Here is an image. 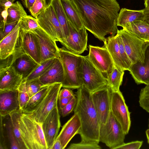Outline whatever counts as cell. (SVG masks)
I'll list each match as a JSON object with an SVG mask.
<instances>
[{"label":"cell","instance_id":"bcb514c9","mask_svg":"<svg viewBox=\"0 0 149 149\" xmlns=\"http://www.w3.org/2000/svg\"><path fill=\"white\" fill-rule=\"evenodd\" d=\"M143 143L142 141H136L125 143L116 147V149H139L142 146Z\"/></svg>","mask_w":149,"mask_h":149},{"label":"cell","instance_id":"f1b7e54d","mask_svg":"<svg viewBox=\"0 0 149 149\" xmlns=\"http://www.w3.org/2000/svg\"><path fill=\"white\" fill-rule=\"evenodd\" d=\"M7 13L6 23L18 22L22 17L27 15L22 5L18 1L8 9Z\"/></svg>","mask_w":149,"mask_h":149},{"label":"cell","instance_id":"f546056e","mask_svg":"<svg viewBox=\"0 0 149 149\" xmlns=\"http://www.w3.org/2000/svg\"><path fill=\"white\" fill-rule=\"evenodd\" d=\"M3 122L9 148L11 149H21L15 135L9 115L2 117Z\"/></svg>","mask_w":149,"mask_h":149},{"label":"cell","instance_id":"5bb4252c","mask_svg":"<svg viewBox=\"0 0 149 149\" xmlns=\"http://www.w3.org/2000/svg\"><path fill=\"white\" fill-rule=\"evenodd\" d=\"M42 126L47 149H51L58 135L61 126L58 106L49 113Z\"/></svg>","mask_w":149,"mask_h":149},{"label":"cell","instance_id":"4dcf8cb0","mask_svg":"<svg viewBox=\"0 0 149 149\" xmlns=\"http://www.w3.org/2000/svg\"><path fill=\"white\" fill-rule=\"evenodd\" d=\"M124 74V71L114 65L112 72L107 78L108 85L112 91H120V87L122 83Z\"/></svg>","mask_w":149,"mask_h":149},{"label":"cell","instance_id":"11a10c76","mask_svg":"<svg viewBox=\"0 0 149 149\" xmlns=\"http://www.w3.org/2000/svg\"><path fill=\"white\" fill-rule=\"evenodd\" d=\"M53 0H44L45 3V8L48 7L52 3Z\"/></svg>","mask_w":149,"mask_h":149},{"label":"cell","instance_id":"cb8c5ba5","mask_svg":"<svg viewBox=\"0 0 149 149\" xmlns=\"http://www.w3.org/2000/svg\"><path fill=\"white\" fill-rule=\"evenodd\" d=\"M68 21L78 31L84 27L83 20L73 0H60Z\"/></svg>","mask_w":149,"mask_h":149},{"label":"cell","instance_id":"db71d44e","mask_svg":"<svg viewBox=\"0 0 149 149\" xmlns=\"http://www.w3.org/2000/svg\"><path fill=\"white\" fill-rule=\"evenodd\" d=\"M142 10L144 14V21L149 24V8H145Z\"/></svg>","mask_w":149,"mask_h":149},{"label":"cell","instance_id":"44dd1931","mask_svg":"<svg viewBox=\"0 0 149 149\" xmlns=\"http://www.w3.org/2000/svg\"><path fill=\"white\" fill-rule=\"evenodd\" d=\"M19 21L13 30L0 42V58L5 59L11 55L15 49L19 36Z\"/></svg>","mask_w":149,"mask_h":149},{"label":"cell","instance_id":"d590c367","mask_svg":"<svg viewBox=\"0 0 149 149\" xmlns=\"http://www.w3.org/2000/svg\"><path fill=\"white\" fill-rule=\"evenodd\" d=\"M20 30L25 32L29 31L40 27L37 19L30 15L22 17L19 21Z\"/></svg>","mask_w":149,"mask_h":149},{"label":"cell","instance_id":"9f6ffc18","mask_svg":"<svg viewBox=\"0 0 149 149\" xmlns=\"http://www.w3.org/2000/svg\"><path fill=\"white\" fill-rule=\"evenodd\" d=\"M146 134L147 139L148 143L149 144V128L146 131Z\"/></svg>","mask_w":149,"mask_h":149},{"label":"cell","instance_id":"4fadbf2b","mask_svg":"<svg viewBox=\"0 0 149 149\" xmlns=\"http://www.w3.org/2000/svg\"><path fill=\"white\" fill-rule=\"evenodd\" d=\"M37 38L39 44L41 63L50 59L59 58V48L56 41L40 27L31 31Z\"/></svg>","mask_w":149,"mask_h":149},{"label":"cell","instance_id":"277c9868","mask_svg":"<svg viewBox=\"0 0 149 149\" xmlns=\"http://www.w3.org/2000/svg\"><path fill=\"white\" fill-rule=\"evenodd\" d=\"M79 73L83 85L91 93L108 85L107 78L92 63L88 56H83Z\"/></svg>","mask_w":149,"mask_h":149},{"label":"cell","instance_id":"ee69618b","mask_svg":"<svg viewBox=\"0 0 149 149\" xmlns=\"http://www.w3.org/2000/svg\"><path fill=\"white\" fill-rule=\"evenodd\" d=\"M0 123V149H10L1 116Z\"/></svg>","mask_w":149,"mask_h":149},{"label":"cell","instance_id":"f35d334b","mask_svg":"<svg viewBox=\"0 0 149 149\" xmlns=\"http://www.w3.org/2000/svg\"><path fill=\"white\" fill-rule=\"evenodd\" d=\"M139 103L141 108L149 113V84L141 89Z\"/></svg>","mask_w":149,"mask_h":149},{"label":"cell","instance_id":"e0dca14e","mask_svg":"<svg viewBox=\"0 0 149 149\" xmlns=\"http://www.w3.org/2000/svg\"><path fill=\"white\" fill-rule=\"evenodd\" d=\"M0 90L18 89L23 79L10 66L0 68Z\"/></svg>","mask_w":149,"mask_h":149},{"label":"cell","instance_id":"be15d7a7","mask_svg":"<svg viewBox=\"0 0 149 149\" xmlns=\"http://www.w3.org/2000/svg\"><path fill=\"white\" fill-rule=\"evenodd\" d=\"M144 1L146 0H144Z\"/></svg>","mask_w":149,"mask_h":149},{"label":"cell","instance_id":"52a82bcc","mask_svg":"<svg viewBox=\"0 0 149 149\" xmlns=\"http://www.w3.org/2000/svg\"><path fill=\"white\" fill-rule=\"evenodd\" d=\"M61 87V83L50 85L47 93L41 102L33 110L24 113L42 124L51 111L57 106L58 95Z\"/></svg>","mask_w":149,"mask_h":149},{"label":"cell","instance_id":"f6af8a7d","mask_svg":"<svg viewBox=\"0 0 149 149\" xmlns=\"http://www.w3.org/2000/svg\"><path fill=\"white\" fill-rule=\"evenodd\" d=\"M77 102V98L76 95L66 105L60 110L61 115L63 117L67 116L74 110L76 106Z\"/></svg>","mask_w":149,"mask_h":149},{"label":"cell","instance_id":"484cf974","mask_svg":"<svg viewBox=\"0 0 149 149\" xmlns=\"http://www.w3.org/2000/svg\"><path fill=\"white\" fill-rule=\"evenodd\" d=\"M144 14L143 10H134L122 8L118 13V26L123 28L127 23L134 21H144Z\"/></svg>","mask_w":149,"mask_h":149},{"label":"cell","instance_id":"603a6c76","mask_svg":"<svg viewBox=\"0 0 149 149\" xmlns=\"http://www.w3.org/2000/svg\"><path fill=\"white\" fill-rule=\"evenodd\" d=\"M38 79L44 86L62 83L64 79V71L59 58H56L53 65Z\"/></svg>","mask_w":149,"mask_h":149},{"label":"cell","instance_id":"3957f363","mask_svg":"<svg viewBox=\"0 0 149 149\" xmlns=\"http://www.w3.org/2000/svg\"><path fill=\"white\" fill-rule=\"evenodd\" d=\"M58 53L64 71L62 87L77 89L83 85L79 73L83 56L64 47L59 48Z\"/></svg>","mask_w":149,"mask_h":149},{"label":"cell","instance_id":"f907efd6","mask_svg":"<svg viewBox=\"0 0 149 149\" xmlns=\"http://www.w3.org/2000/svg\"><path fill=\"white\" fill-rule=\"evenodd\" d=\"M18 47H22L23 48L22 45V37L21 35L20 36H19V40L16 48ZM6 65V59L4 60H1L0 68L7 67Z\"/></svg>","mask_w":149,"mask_h":149},{"label":"cell","instance_id":"836d02e7","mask_svg":"<svg viewBox=\"0 0 149 149\" xmlns=\"http://www.w3.org/2000/svg\"><path fill=\"white\" fill-rule=\"evenodd\" d=\"M55 58L47 60L42 62L26 78L24 79L26 81L39 78L53 65Z\"/></svg>","mask_w":149,"mask_h":149},{"label":"cell","instance_id":"7c38bea8","mask_svg":"<svg viewBox=\"0 0 149 149\" xmlns=\"http://www.w3.org/2000/svg\"><path fill=\"white\" fill-rule=\"evenodd\" d=\"M9 66H12L16 71L26 78L40 64L22 50H15L8 58Z\"/></svg>","mask_w":149,"mask_h":149},{"label":"cell","instance_id":"5b68a950","mask_svg":"<svg viewBox=\"0 0 149 149\" xmlns=\"http://www.w3.org/2000/svg\"><path fill=\"white\" fill-rule=\"evenodd\" d=\"M126 135L111 111L106 123L100 125V142L104 143L111 149H116L124 143Z\"/></svg>","mask_w":149,"mask_h":149},{"label":"cell","instance_id":"ba28073f","mask_svg":"<svg viewBox=\"0 0 149 149\" xmlns=\"http://www.w3.org/2000/svg\"><path fill=\"white\" fill-rule=\"evenodd\" d=\"M40 27L56 41L64 47L65 41L54 9L51 4L36 18Z\"/></svg>","mask_w":149,"mask_h":149},{"label":"cell","instance_id":"9a60e30c","mask_svg":"<svg viewBox=\"0 0 149 149\" xmlns=\"http://www.w3.org/2000/svg\"><path fill=\"white\" fill-rule=\"evenodd\" d=\"M69 34L66 39L65 47L70 52L80 54L88 50V33L85 27L77 31L69 21Z\"/></svg>","mask_w":149,"mask_h":149},{"label":"cell","instance_id":"d4e9b609","mask_svg":"<svg viewBox=\"0 0 149 149\" xmlns=\"http://www.w3.org/2000/svg\"><path fill=\"white\" fill-rule=\"evenodd\" d=\"M104 44V46L107 48L111 56L114 65L123 71L126 70L122 58L116 35L107 38Z\"/></svg>","mask_w":149,"mask_h":149},{"label":"cell","instance_id":"6f0895ef","mask_svg":"<svg viewBox=\"0 0 149 149\" xmlns=\"http://www.w3.org/2000/svg\"><path fill=\"white\" fill-rule=\"evenodd\" d=\"M144 1L145 8H149V0H146Z\"/></svg>","mask_w":149,"mask_h":149},{"label":"cell","instance_id":"7a4b0ae2","mask_svg":"<svg viewBox=\"0 0 149 149\" xmlns=\"http://www.w3.org/2000/svg\"><path fill=\"white\" fill-rule=\"evenodd\" d=\"M77 102L74 109L79 116L81 127L79 132L81 140L99 143L100 123L91 93L83 85L76 93Z\"/></svg>","mask_w":149,"mask_h":149},{"label":"cell","instance_id":"8992f818","mask_svg":"<svg viewBox=\"0 0 149 149\" xmlns=\"http://www.w3.org/2000/svg\"><path fill=\"white\" fill-rule=\"evenodd\" d=\"M117 33L121 36L124 46L132 64L139 62L143 63L149 42L145 41L123 29Z\"/></svg>","mask_w":149,"mask_h":149},{"label":"cell","instance_id":"6125c7cd","mask_svg":"<svg viewBox=\"0 0 149 149\" xmlns=\"http://www.w3.org/2000/svg\"><path fill=\"white\" fill-rule=\"evenodd\" d=\"M148 127H149V121H148Z\"/></svg>","mask_w":149,"mask_h":149},{"label":"cell","instance_id":"e575fe53","mask_svg":"<svg viewBox=\"0 0 149 149\" xmlns=\"http://www.w3.org/2000/svg\"><path fill=\"white\" fill-rule=\"evenodd\" d=\"M19 110L12 113L9 114V115L11 120L13 129L15 135L21 149H28L22 136L19 126L18 115Z\"/></svg>","mask_w":149,"mask_h":149},{"label":"cell","instance_id":"d6a6232c","mask_svg":"<svg viewBox=\"0 0 149 149\" xmlns=\"http://www.w3.org/2000/svg\"><path fill=\"white\" fill-rule=\"evenodd\" d=\"M22 110L20 109L19 111L18 115L19 126L22 136L28 149H39L32 136L21 118L20 113Z\"/></svg>","mask_w":149,"mask_h":149},{"label":"cell","instance_id":"680465c9","mask_svg":"<svg viewBox=\"0 0 149 149\" xmlns=\"http://www.w3.org/2000/svg\"><path fill=\"white\" fill-rule=\"evenodd\" d=\"M17 49H21V50H24V49H21V48H18V49H17H17H15V51H14V52H15V50H17ZM13 53H14V52H13ZM10 56L8 58H7V62H8V67H9V62H8V58H9Z\"/></svg>","mask_w":149,"mask_h":149},{"label":"cell","instance_id":"f5cc1de1","mask_svg":"<svg viewBox=\"0 0 149 149\" xmlns=\"http://www.w3.org/2000/svg\"><path fill=\"white\" fill-rule=\"evenodd\" d=\"M51 149H63L60 141L56 139Z\"/></svg>","mask_w":149,"mask_h":149},{"label":"cell","instance_id":"ac0fdd59","mask_svg":"<svg viewBox=\"0 0 149 149\" xmlns=\"http://www.w3.org/2000/svg\"><path fill=\"white\" fill-rule=\"evenodd\" d=\"M81 127V123L78 115L74 114L63 125L56 139L59 140L63 149L66 147L72 138L78 134Z\"/></svg>","mask_w":149,"mask_h":149},{"label":"cell","instance_id":"74e56055","mask_svg":"<svg viewBox=\"0 0 149 149\" xmlns=\"http://www.w3.org/2000/svg\"><path fill=\"white\" fill-rule=\"evenodd\" d=\"M116 35L118 44L120 51L123 62L126 70L129 71L132 65V63L127 54L121 36L117 32Z\"/></svg>","mask_w":149,"mask_h":149},{"label":"cell","instance_id":"30bf717a","mask_svg":"<svg viewBox=\"0 0 149 149\" xmlns=\"http://www.w3.org/2000/svg\"><path fill=\"white\" fill-rule=\"evenodd\" d=\"M88 58L94 65L106 78L114 66L111 56L104 46L102 47L91 45L88 46Z\"/></svg>","mask_w":149,"mask_h":149},{"label":"cell","instance_id":"9c48e42d","mask_svg":"<svg viewBox=\"0 0 149 149\" xmlns=\"http://www.w3.org/2000/svg\"><path fill=\"white\" fill-rule=\"evenodd\" d=\"M111 111L126 135L129 133L131 124L130 113L122 93L120 91L111 92Z\"/></svg>","mask_w":149,"mask_h":149},{"label":"cell","instance_id":"6da1fadb","mask_svg":"<svg viewBox=\"0 0 149 149\" xmlns=\"http://www.w3.org/2000/svg\"><path fill=\"white\" fill-rule=\"evenodd\" d=\"M84 26L104 43L105 36H115L118 31L117 20L120 6L116 0H73Z\"/></svg>","mask_w":149,"mask_h":149},{"label":"cell","instance_id":"b9f144b4","mask_svg":"<svg viewBox=\"0 0 149 149\" xmlns=\"http://www.w3.org/2000/svg\"><path fill=\"white\" fill-rule=\"evenodd\" d=\"M45 8L44 0H36L29 11L31 15L36 19Z\"/></svg>","mask_w":149,"mask_h":149},{"label":"cell","instance_id":"816d5d0a","mask_svg":"<svg viewBox=\"0 0 149 149\" xmlns=\"http://www.w3.org/2000/svg\"><path fill=\"white\" fill-rule=\"evenodd\" d=\"M36 0H23L24 6L29 10L33 6Z\"/></svg>","mask_w":149,"mask_h":149},{"label":"cell","instance_id":"60d3db41","mask_svg":"<svg viewBox=\"0 0 149 149\" xmlns=\"http://www.w3.org/2000/svg\"><path fill=\"white\" fill-rule=\"evenodd\" d=\"M26 82L25 79H23L18 89L20 107L22 110L27 103L30 98L26 92Z\"/></svg>","mask_w":149,"mask_h":149},{"label":"cell","instance_id":"7402d4cb","mask_svg":"<svg viewBox=\"0 0 149 149\" xmlns=\"http://www.w3.org/2000/svg\"><path fill=\"white\" fill-rule=\"evenodd\" d=\"M129 71L137 84H149V46L146 52L144 63L133 64Z\"/></svg>","mask_w":149,"mask_h":149},{"label":"cell","instance_id":"ffe728a7","mask_svg":"<svg viewBox=\"0 0 149 149\" xmlns=\"http://www.w3.org/2000/svg\"><path fill=\"white\" fill-rule=\"evenodd\" d=\"M22 37V45L25 52L39 64L41 63V51L38 40L30 31L20 30Z\"/></svg>","mask_w":149,"mask_h":149},{"label":"cell","instance_id":"8fae6325","mask_svg":"<svg viewBox=\"0 0 149 149\" xmlns=\"http://www.w3.org/2000/svg\"><path fill=\"white\" fill-rule=\"evenodd\" d=\"M111 91L108 85L91 93L94 105L98 116L100 125L105 124L109 117L111 112Z\"/></svg>","mask_w":149,"mask_h":149},{"label":"cell","instance_id":"7bdbcfd3","mask_svg":"<svg viewBox=\"0 0 149 149\" xmlns=\"http://www.w3.org/2000/svg\"><path fill=\"white\" fill-rule=\"evenodd\" d=\"M18 22L10 23H6L4 25H0V40L9 34L13 30Z\"/></svg>","mask_w":149,"mask_h":149},{"label":"cell","instance_id":"91938a15","mask_svg":"<svg viewBox=\"0 0 149 149\" xmlns=\"http://www.w3.org/2000/svg\"><path fill=\"white\" fill-rule=\"evenodd\" d=\"M17 48H21V49H23V48H22V47H17V48H16L15 49H17ZM7 58L6 59V63H7V66H8V62H7Z\"/></svg>","mask_w":149,"mask_h":149},{"label":"cell","instance_id":"4316f807","mask_svg":"<svg viewBox=\"0 0 149 149\" xmlns=\"http://www.w3.org/2000/svg\"><path fill=\"white\" fill-rule=\"evenodd\" d=\"M123 29L141 39L149 42V24L145 21H136L128 23Z\"/></svg>","mask_w":149,"mask_h":149},{"label":"cell","instance_id":"2e32d148","mask_svg":"<svg viewBox=\"0 0 149 149\" xmlns=\"http://www.w3.org/2000/svg\"><path fill=\"white\" fill-rule=\"evenodd\" d=\"M20 109L18 89L0 90V116L5 117Z\"/></svg>","mask_w":149,"mask_h":149},{"label":"cell","instance_id":"681fc988","mask_svg":"<svg viewBox=\"0 0 149 149\" xmlns=\"http://www.w3.org/2000/svg\"><path fill=\"white\" fill-rule=\"evenodd\" d=\"M76 95L67 97L63 98L58 99L59 101L60 109L61 110L70 101L73 97Z\"/></svg>","mask_w":149,"mask_h":149},{"label":"cell","instance_id":"94428289","mask_svg":"<svg viewBox=\"0 0 149 149\" xmlns=\"http://www.w3.org/2000/svg\"><path fill=\"white\" fill-rule=\"evenodd\" d=\"M6 65H7V63H6ZM8 67V66H7Z\"/></svg>","mask_w":149,"mask_h":149},{"label":"cell","instance_id":"d6986e66","mask_svg":"<svg viewBox=\"0 0 149 149\" xmlns=\"http://www.w3.org/2000/svg\"><path fill=\"white\" fill-rule=\"evenodd\" d=\"M20 117L39 149H47L42 124L36 122L22 110Z\"/></svg>","mask_w":149,"mask_h":149},{"label":"cell","instance_id":"c3c4849f","mask_svg":"<svg viewBox=\"0 0 149 149\" xmlns=\"http://www.w3.org/2000/svg\"><path fill=\"white\" fill-rule=\"evenodd\" d=\"M15 0H0V10H7Z\"/></svg>","mask_w":149,"mask_h":149},{"label":"cell","instance_id":"1f68e13d","mask_svg":"<svg viewBox=\"0 0 149 149\" xmlns=\"http://www.w3.org/2000/svg\"><path fill=\"white\" fill-rule=\"evenodd\" d=\"M50 85L43 86L38 92L30 97L22 109V111L25 113L33 110L41 102L47 93Z\"/></svg>","mask_w":149,"mask_h":149},{"label":"cell","instance_id":"ab89813d","mask_svg":"<svg viewBox=\"0 0 149 149\" xmlns=\"http://www.w3.org/2000/svg\"><path fill=\"white\" fill-rule=\"evenodd\" d=\"M68 149H100L99 143L94 141H81L79 143L71 144Z\"/></svg>","mask_w":149,"mask_h":149},{"label":"cell","instance_id":"83f0119b","mask_svg":"<svg viewBox=\"0 0 149 149\" xmlns=\"http://www.w3.org/2000/svg\"><path fill=\"white\" fill-rule=\"evenodd\" d=\"M51 4L55 10L66 42V39L70 33L68 21L60 0H53Z\"/></svg>","mask_w":149,"mask_h":149},{"label":"cell","instance_id":"7dc6e473","mask_svg":"<svg viewBox=\"0 0 149 149\" xmlns=\"http://www.w3.org/2000/svg\"><path fill=\"white\" fill-rule=\"evenodd\" d=\"M71 89L70 88H64L60 90L58 95V99L76 95V94H74Z\"/></svg>","mask_w":149,"mask_h":149},{"label":"cell","instance_id":"8d00e7d4","mask_svg":"<svg viewBox=\"0 0 149 149\" xmlns=\"http://www.w3.org/2000/svg\"><path fill=\"white\" fill-rule=\"evenodd\" d=\"M43 86L38 78L26 82V92L30 98L38 92Z\"/></svg>","mask_w":149,"mask_h":149}]
</instances>
